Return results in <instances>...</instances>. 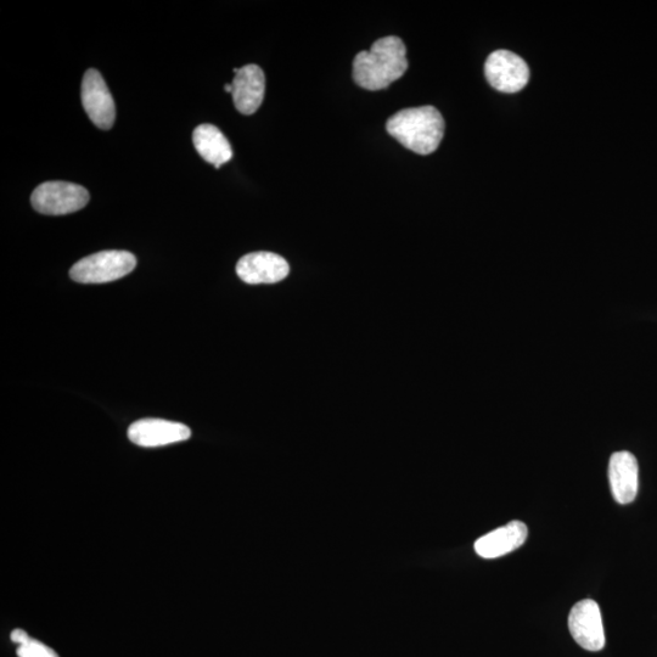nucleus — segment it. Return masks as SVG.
I'll return each mask as SVG.
<instances>
[{
    "label": "nucleus",
    "mask_w": 657,
    "mask_h": 657,
    "mask_svg": "<svg viewBox=\"0 0 657 657\" xmlns=\"http://www.w3.org/2000/svg\"><path fill=\"white\" fill-rule=\"evenodd\" d=\"M408 70L407 48L401 38L389 36L376 41L369 52L353 61V80L367 91L390 87Z\"/></svg>",
    "instance_id": "nucleus-1"
},
{
    "label": "nucleus",
    "mask_w": 657,
    "mask_h": 657,
    "mask_svg": "<svg viewBox=\"0 0 657 657\" xmlns=\"http://www.w3.org/2000/svg\"><path fill=\"white\" fill-rule=\"evenodd\" d=\"M445 128V120L434 106L398 111L386 123L390 136L419 155H430L437 150Z\"/></svg>",
    "instance_id": "nucleus-2"
},
{
    "label": "nucleus",
    "mask_w": 657,
    "mask_h": 657,
    "mask_svg": "<svg viewBox=\"0 0 657 657\" xmlns=\"http://www.w3.org/2000/svg\"><path fill=\"white\" fill-rule=\"evenodd\" d=\"M137 258L131 252L109 250L82 258L71 268L70 277L81 284L115 282L134 271Z\"/></svg>",
    "instance_id": "nucleus-3"
},
{
    "label": "nucleus",
    "mask_w": 657,
    "mask_h": 657,
    "mask_svg": "<svg viewBox=\"0 0 657 657\" xmlns=\"http://www.w3.org/2000/svg\"><path fill=\"white\" fill-rule=\"evenodd\" d=\"M88 190L69 182H47L39 185L31 196L33 209L42 215L63 216L86 207Z\"/></svg>",
    "instance_id": "nucleus-4"
},
{
    "label": "nucleus",
    "mask_w": 657,
    "mask_h": 657,
    "mask_svg": "<svg viewBox=\"0 0 657 657\" xmlns=\"http://www.w3.org/2000/svg\"><path fill=\"white\" fill-rule=\"evenodd\" d=\"M488 83L502 93H518L530 80V69L525 60L509 50H497L485 64Z\"/></svg>",
    "instance_id": "nucleus-5"
},
{
    "label": "nucleus",
    "mask_w": 657,
    "mask_h": 657,
    "mask_svg": "<svg viewBox=\"0 0 657 657\" xmlns=\"http://www.w3.org/2000/svg\"><path fill=\"white\" fill-rule=\"evenodd\" d=\"M569 630L572 638L581 648L588 651H600L605 647V632L597 602L584 599L571 609Z\"/></svg>",
    "instance_id": "nucleus-6"
},
{
    "label": "nucleus",
    "mask_w": 657,
    "mask_h": 657,
    "mask_svg": "<svg viewBox=\"0 0 657 657\" xmlns=\"http://www.w3.org/2000/svg\"><path fill=\"white\" fill-rule=\"evenodd\" d=\"M82 104L89 119L103 131H109L116 119L115 101L99 71L91 69L82 81Z\"/></svg>",
    "instance_id": "nucleus-7"
},
{
    "label": "nucleus",
    "mask_w": 657,
    "mask_h": 657,
    "mask_svg": "<svg viewBox=\"0 0 657 657\" xmlns=\"http://www.w3.org/2000/svg\"><path fill=\"white\" fill-rule=\"evenodd\" d=\"M192 430L187 425L164 419H142L128 429V438L140 447H162L189 440Z\"/></svg>",
    "instance_id": "nucleus-8"
},
{
    "label": "nucleus",
    "mask_w": 657,
    "mask_h": 657,
    "mask_svg": "<svg viewBox=\"0 0 657 657\" xmlns=\"http://www.w3.org/2000/svg\"><path fill=\"white\" fill-rule=\"evenodd\" d=\"M289 273V263L284 257L273 252H252L241 257L237 265L238 277L251 285L279 283L288 277Z\"/></svg>",
    "instance_id": "nucleus-9"
},
{
    "label": "nucleus",
    "mask_w": 657,
    "mask_h": 657,
    "mask_svg": "<svg viewBox=\"0 0 657 657\" xmlns=\"http://www.w3.org/2000/svg\"><path fill=\"white\" fill-rule=\"evenodd\" d=\"M232 84L235 108L240 114L254 115L265 99L266 77L261 67L254 64L241 67Z\"/></svg>",
    "instance_id": "nucleus-10"
},
{
    "label": "nucleus",
    "mask_w": 657,
    "mask_h": 657,
    "mask_svg": "<svg viewBox=\"0 0 657 657\" xmlns=\"http://www.w3.org/2000/svg\"><path fill=\"white\" fill-rule=\"evenodd\" d=\"M608 475L615 501L622 505L632 503L637 497L639 488L637 458L627 451L612 454Z\"/></svg>",
    "instance_id": "nucleus-11"
},
{
    "label": "nucleus",
    "mask_w": 657,
    "mask_h": 657,
    "mask_svg": "<svg viewBox=\"0 0 657 657\" xmlns=\"http://www.w3.org/2000/svg\"><path fill=\"white\" fill-rule=\"evenodd\" d=\"M527 536H529V530L524 522L511 521L477 539L475 552L484 559L501 558L519 549L526 542Z\"/></svg>",
    "instance_id": "nucleus-12"
},
{
    "label": "nucleus",
    "mask_w": 657,
    "mask_h": 657,
    "mask_svg": "<svg viewBox=\"0 0 657 657\" xmlns=\"http://www.w3.org/2000/svg\"><path fill=\"white\" fill-rule=\"evenodd\" d=\"M193 143L202 159L216 168H221L222 165L232 160V146L216 126L205 123V125L195 128Z\"/></svg>",
    "instance_id": "nucleus-13"
},
{
    "label": "nucleus",
    "mask_w": 657,
    "mask_h": 657,
    "mask_svg": "<svg viewBox=\"0 0 657 657\" xmlns=\"http://www.w3.org/2000/svg\"><path fill=\"white\" fill-rule=\"evenodd\" d=\"M19 657H59L53 649L47 647L38 640L31 639L25 645H21L18 649Z\"/></svg>",
    "instance_id": "nucleus-14"
},
{
    "label": "nucleus",
    "mask_w": 657,
    "mask_h": 657,
    "mask_svg": "<svg viewBox=\"0 0 657 657\" xmlns=\"http://www.w3.org/2000/svg\"><path fill=\"white\" fill-rule=\"evenodd\" d=\"M32 638L28 636V634L25 631L22 630H15L13 633H11V640H13L14 643L19 644L20 647L21 645H25L28 642H30Z\"/></svg>",
    "instance_id": "nucleus-15"
},
{
    "label": "nucleus",
    "mask_w": 657,
    "mask_h": 657,
    "mask_svg": "<svg viewBox=\"0 0 657 657\" xmlns=\"http://www.w3.org/2000/svg\"><path fill=\"white\" fill-rule=\"evenodd\" d=\"M224 91H226L227 93H233V84L232 83L226 84V86H224Z\"/></svg>",
    "instance_id": "nucleus-16"
}]
</instances>
